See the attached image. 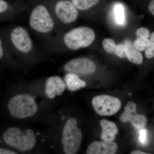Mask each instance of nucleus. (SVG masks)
Listing matches in <instances>:
<instances>
[{"instance_id":"obj_22","label":"nucleus","mask_w":154,"mask_h":154,"mask_svg":"<svg viewBox=\"0 0 154 154\" xmlns=\"http://www.w3.org/2000/svg\"><path fill=\"white\" fill-rule=\"evenodd\" d=\"M149 40V43L146 49L145 54L147 58L151 59L154 57V32L151 34Z\"/></svg>"},{"instance_id":"obj_28","label":"nucleus","mask_w":154,"mask_h":154,"mask_svg":"<svg viewBox=\"0 0 154 154\" xmlns=\"http://www.w3.org/2000/svg\"><path fill=\"white\" fill-rule=\"evenodd\" d=\"M0 21H2V20H1V19H0Z\"/></svg>"},{"instance_id":"obj_21","label":"nucleus","mask_w":154,"mask_h":154,"mask_svg":"<svg viewBox=\"0 0 154 154\" xmlns=\"http://www.w3.org/2000/svg\"><path fill=\"white\" fill-rule=\"evenodd\" d=\"M116 20L117 23L122 25L125 22L124 8L121 5H116L114 8Z\"/></svg>"},{"instance_id":"obj_20","label":"nucleus","mask_w":154,"mask_h":154,"mask_svg":"<svg viewBox=\"0 0 154 154\" xmlns=\"http://www.w3.org/2000/svg\"><path fill=\"white\" fill-rule=\"evenodd\" d=\"M149 43L148 38L138 37L133 42L134 47L140 51H143L148 47Z\"/></svg>"},{"instance_id":"obj_15","label":"nucleus","mask_w":154,"mask_h":154,"mask_svg":"<svg viewBox=\"0 0 154 154\" xmlns=\"http://www.w3.org/2000/svg\"><path fill=\"white\" fill-rule=\"evenodd\" d=\"M124 45L125 56L128 59L135 64H141L143 62V57L140 51L134 47L132 42L129 39H126Z\"/></svg>"},{"instance_id":"obj_13","label":"nucleus","mask_w":154,"mask_h":154,"mask_svg":"<svg viewBox=\"0 0 154 154\" xmlns=\"http://www.w3.org/2000/svg\"><path fill=\"white\" fill-rule=\"evenodd\" d=\"M0 61L14 68L22 66L14 59L13 54L3 33H0Z\"/></svg>"},{"instance_id":"obj_26","label":"nucleus","mask_w":154,"mask_h":154,"mask_svg":"<svg viewBox=\"0 0 154 154\" xmlns=\"http://www.w3.org/2000/svg\"><path fill=\"white\" fill-rule=\"evenodd\" d=\"M148 9L151 14L154 16V0H152L149 4Z\"/></svg>"},{"instance_id":"obj_11","label":"nucleus","mask_w":154,"mask_h":154,"mask_svg":"<svg viewBox=\"0 0 154 154\" xmlns=\"http://www.w3.org/2000/svg\"><path fill=\"white\" fill-rule=\"evenodd\" d=\"M44 91L48 99H54L63 94L66 88L64 81L58 75L48 77L45 81Z\"/></svg>"},{"instance_id":"obj_5","label":"nucleus","mask_w":154,"mask_h":154,"mask_svg":"<svg viewBox=\"0 0 154 154\" xmlns=\"http://www.w3.org/2000/svg\"><path fill=\"white\" fill-rule=\"evenodd\" d=\"M7 109L12 118L19 120L32 118L38 113V105L35 98L30 94L19 93L11 96Z\"/></svg>"},{"instance_id":"obj_23","label":"nucleus","mask_w":154,"mask_h":154,"mask_svg":"<svg viewBox=\"0 0 154 154\" xmlns=\"http://www.w3.org/2000/svg\"><path fill=\"white\" fill-rule=\"evenodd\" d=\"M137 38L141 37V38H148L150 36V32L147 28H138L136 32Z\"/></svg>"},{"instance_id":"obj_4","label":"nucleus","mask_w":154,"mask_h":154,"mask_svg":"<svg viewBox=\"0 0 154 154\" xmlns=\"http://www.w3.org/2000/svg\"><path fill=\"white\" fill-rule=\"evenodd\" d=\"M4 143L18 152H28L38 143L36 132L31 128L11 126L5 130L2 135Z\"/></svg>"},{"instance_id":"obj_19","label":"nucleus","mask_w":154,"mask_h":154,"mask_svg":"<svg viewBox=\"0 0 154 154\" xmlns=\"http://www.w3.org/2000/svg\"><path fill=\"white\" fill-rule=\"evenodd\" d=\"M72 4L78 11H88L96 5L99 0H71Z\"/></svg>"},{"instance_id":"obj_16","label":"nucleus","mask_w":154,"mask_h":154,"mask_svg":"<svg viewBox=\"0 0 154 154\" xmlns=\"http://www.w3.org/2000/svg\"><path fill=\"white\" fill-rule=\"evenodd\" d=\"M64 81L69 91L74 92L85 88L87 84L80 78L79 75L71 72H66Z\"/></svg>"},{"instance_id":"obj_10","label":"nucleus","mask_w":154,"mask_h":154,"mask_svg":"<svg viewBox=\"0 0 154 154\" xmlns=\"http://www.w3.org/2000/svg\"><path fill=\"white\" fill-rule=\"evenodd\" d=\"M120 119L123 122H131L133 126L139 129L144 128L147 124L146 117L137 113L136 105L132 101L127 103L124 112L120 116Z\"/></svg>"},{"instance_id":"obj_1","label":"nucleus","mask_w":154,"mask_h":154,"mask_svg":"<svg viewBox=\"0 0 154 154\" xmlns=\"http://www.w3.org/2000/svg\"><path fill=\"white\" fill-rule=\"evenodd\" d=\"M3 34L12 54L19 59L22 66L33 65L43 59L25 27L21 25L11 26Z\"/></svg>"},{"instance_id":"obj_18","label":"nucleus","mask_w":154,"mask_h":154,"mask_svg":"<svg viewBox=\"0 0 154 154\" xmlns=\"http://www.w3.org/2000/svg\"><path fill=\"white\" fill-rule=\"evenodd\" d=\"M17 13V9L12 7L7 1L0 0V19L2 21L14 19Z\"/></svg>"},{"instance_id":"obj_6","label":"nucleus","mask_w":154,"mask_h":154,"mask_svg":"<svg viewBox=\"0 0 154 154\" xmlns=\"http://www.w3.org/2000/svg\"><path fill=\"white\" fill-rule=\"evenodd\" d=\"M45 2L52 14L59 31H62L65 26L71 25L78 19L79 11L71 1L50 0Z\"/></svg>"},{"instance_id":"obj_2","label":"nucleus","mask_w":154,"mask_h":154,"mask_svg":"<svg viewBox=\"0 0 154 154\" xmlns=\"http://www.w3.org/2000/svg\"><path fill=\"white\" fill-rule=\"evenodd\" d=\"M95 37L94 30L85 26L74 28L65 33L60 31L45 39L44 48L50 54L65 49L77 50L90 46Z\"/></svg>"},{"instance_id":"obj_12","label":"nucleus","mask_w":154,"mask_h":154,"mask_svg":"<svg viewBox=\"0 0 154 154\" xmlns=\"http://www.w3.org/2000/svg\"><path fill=\"white\" fill-rule=\"evenodd\" d=\"M118 149L117 144L114 142L95 141L88 146L87 154H114Z\"/></svg>"},{"instance_id":"obj_14","label":"nucleus","mask_w":154,"mask_h":154,"mask_svg":"<svg viewBox=\"0 0 154 154\" xmlns=\"http://www.w3.org/2000/svg\"><path fill=\"white\" fill-rule=\"evenodd\" d=\"M100 124L102 128L101 138L102 140L113 141L118 132V128L115 123L113 122L103 119L100 121Z\"/></svg>"},{"instance_id":"obj_25","label":"nucleus","mask_w":154,"mask_h":154,"mask_svg":"<svg viewBox=\"0 0 154 154\" xmlns=\"http://www.w3.org/2000/svg\"><path fill=\"white\" fill-rule=\"evenodd\" d=\"M18 152L11 149L0 147V154H17Z\"/></svg>"},{"instance_id":"obj_24","label":"nucleus","mask_w":154,"mask_h":154,"mask_svg":"<svg viewBox=\"0 0 154 154\" xmlns=\"http://www.w3.org/2000/svg\"><path fill=\"white\" fill-rule=\"evenodd\" d=\"M139 140L143 145H146L148 142V132L144 128L140 129L139 132Z\"/></svg>"},{"instance_id":"obj_27","label":"nucleus","mask_w":154,"mask_h":154,"mask_svg":"<svg viewBox=\"0 0 154 154\" xmlns=\"http://www.w3.org/2000/svg\"><path fill=\"white\" fill-rule=\"evenodd\" d=\"M131 154H147V153L145 152L141 151L139 150H136L133 151L131 153Z\"/></svg>"},{"instance_id":"obj_7","label":"nucleus","mask_w":154,"mask_h":154,"mask_svg":"<svg viewBox=\"0 0 154 154\" xmlns=\"http://www.w3.org/2000/svg\"><path fill=\"white\" fill-rule=\"evenodd\" d=\"M82 133L78 126L76 119L71 117L68 119L62 130L61 143L63 152L76 154L82 145Z\"/></svg>"},{"instance_id":"obj_17","label":"nucleus","mask_w":154,"mask_h":154,"mask_svg":"<svg viewBox=\"0 0 154 154\" xmlns=\"http://www.w3.org/2000/svg\"><path fill=\"white\" fill-rule=\"evenodd\" d=\"M102 45L105 51L108 53L115 54L122 58L126 57L124 44L116 45L113 39L105 38L102 41Z\"/></svg>"},{"instance_id":"obj_9","label":"nucleus","mask_w":154,"mask_h":154,"mask_svg":"<svg viewBox=\"0 0 154 154\" xmlns=\"http://www.w3.org/2000/svg\"><path fill=\"white\" fill-rule=\"evenodd\" d=\"M96 63L90 59L86 57H79L73 59L65 64L64 71L71 72L79 76H88L96 71Z\"/></svg>"},{"instance_id":"obj_3","label":"nucleus","mask_w":154,"mask_h":154,"mask_svg":"<svg viewBox=\"0 0 154 154\" xmlns=\"http://www.w3.org/2000/svg\"><path fill=\"white\" fill-rule=\"evenodd\" d=\"M28 25L31 31L45 39L59 31L54 18L45 2L36 5L28 17Z\"/></svg>"},{"instance_id":"obj_8","label":"nucleus","mask_w":154,"mask_h":154,"mask_svg":"<svg viewBox=\"0 0 154 154\" xmlns=\"http://www.w3.org/2000/svg\"><path fill=\"white\" fill-rule=\"evenodd\" d=\"M95 111L102 116H110L118 112L121 107V102L116 97L108 95L95 96L92 101Z\"/></svg>"}]
</instances>
